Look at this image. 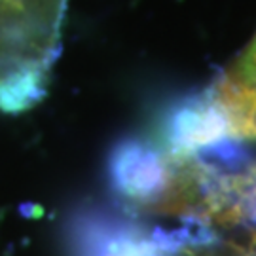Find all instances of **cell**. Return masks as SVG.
<instances>
[{
  "label": "cell",
  "mask_w": 256,
  "mask_h": 256,
  "mask_svg": "<svg viewBox=\"0 0 256 256\" xmlns=\"http://www.w3.org/2000/svg\"><path fill=\"white\" fill-rule=\"evenodd\" d=\"M68 0H0V112L21 114L46 97Z\"/></svg>",
  "instance_id": "cell-1"
},
{
  "label": "cell",
  "mask_w": 256,
  "mask_h": 256,
  "mask_svg": "<svg viewBox=\"0 0 256 256\" xmlns=\"http://www.w3.org/2000/svg\"><path fill=\"white\" fill-rule=\"evenodd\" d=\"M226 86L256 99V36L250 42V46L247 48V54L243 55V59L238 63L234 74H230Z\"/></svg>",
  "instance_id": "cell-2"
}]
</instances>
